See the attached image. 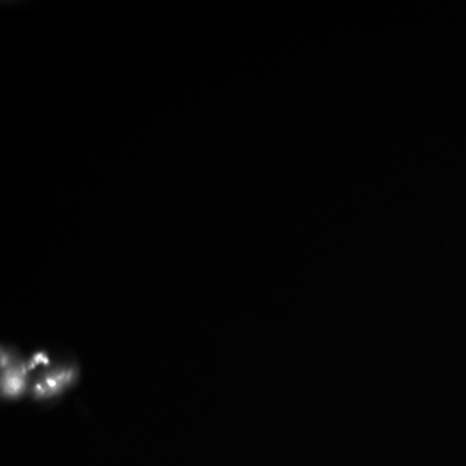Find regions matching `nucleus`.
I'll list each match as a JSON object with an SVG mask.
<instances>
[{
	"label": "nucleus",
	"instance_id": "nucleus-1",
	"mask_svg": "<svg viewBox=\"0 0 466 466\" xmlns=\"http://www.w3.org/2000/svg\"><path fill=\"white\" fill-rule=\"evenodd\" d=\"M22 386V379L18 374H12L9 376L8 382H7V388L9 391H17Z\"/></svg>",
	"mask_w": 466,
	"mask_h": 466
}]
</instances>
